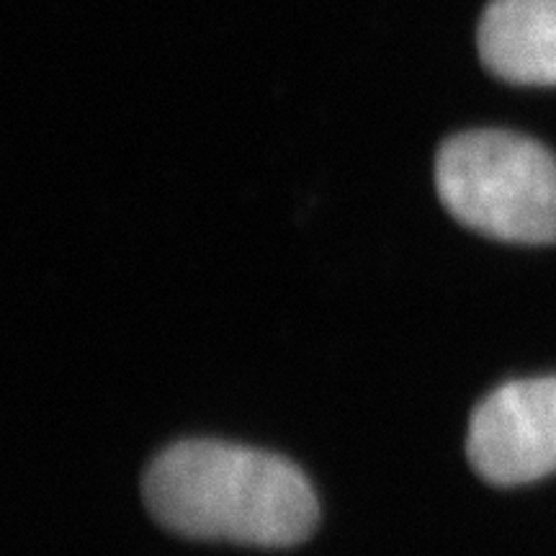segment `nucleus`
Listing matches in <instances>:
<instances>
[{
	"label": "nucleus",
	"instance_id": "obj_1",
	"mask_svg": "<svg viewBox=\"0 0 556 556\" xmlns=\"http://www.w3.org/2000/svg\"><path fill=\"white\" fill-rule=\"evenodd\" d=\"M144 503L160 526L186 539L287 548L319 520L302 469L268 451L225 441H180L150 464Z\"/></svg>",
	"mask_w": 556,
	"mask_h": 556
},
{
	"label": "nucleus",
	"instance_id": "obj_4",
	"mask_svg": "<svg viewBox=\"0 0 556 556\" xmlns=\"http://www.w3.org/2000/svg\"><path fill=\"white\" fill-rule=\"evenodd\" d=\"M477 41L482 62L497 78L556 86V0H492Z\"/></svg>",
	"mask_w": 556,
	"mask_h": 556
},
{
	"label": "nucleus",
	"instance_id": "obj_3",
	"mask_svg": "<svg viewBox=\"0 0 556 556\" xmlns=\"http://www.w3.org/2000/svg\"><path fill=\"white\" fill-rule=\"evenodd\" d=\"M469 464L484 482L516 486L556 471V377L518 379L479 402L467 433Z\"/></svg>",
	"mask_w": 556,
	"mask_h": 556
},
{
	"label": "nucleus",
	"instance_id": "obj_2",
	"mask_svg": "<svg viewBox=\"0 0 556 556\" xmlns=\"http://www.w3.org/2000/svg\"><path fill=\"white\" fill-rule=\"evenodd\" d=\"M438 197L454 219L520 245L556 242V157L503 129L464 131L435 157Z\"/></svg>",
	"mask_w": 556,
	"mask_h": 556
}]
</instances>
